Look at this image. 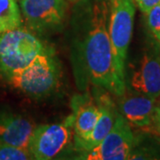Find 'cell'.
Instances as JSON below:
<instances>
[{
	"label": "cell",
	"mask_w": 160,
	"mask_h": 160,
	"mask_svg": "<svg viewBox=\"0 0 160 160\" xmlns=\"http://www.w3.org/2000/svg\"><path fill=\"white\" fill-rule=\"evenodd\" d=\"M150 129H152L156 133L160 135V107L158 104L155 109L154 118H153V122H152Z\"/></svg>",
	"instance_id": "17"
},
{
	"label": "cell",
	"mask_w": 160,
	"mask_h": 160,
	"mask_svg": "<svg viewBox=\"0 0 160 160\" xmlns=\"http://www.w3.org/2000/svg\"><path fill=\"white\" fill-rule=\"evenodd\" d=\"M72 125L75 132V144L90 135L96 125L100 109L96 101L89 92L84 91L71 99Z\"/></svg>",
	"instance_id": "11"
},
{
	"label": "cell",
	"mask_w": 160,
	"mask_h": 160,
	"mask_svg": "<svg viewBox=\"0 0 160 160\" xmlns=\"http://www.w3.org/2000/svg\"><path fill=\"white\" fill-rule=\"evenodd\" d=\"M65 0H21V9L30 31L41 36L57 33L67 16Z\"/></svg>",
	"instance_id": "6"
},
{
	"label": "cell",
	"mask_w": 160,
	"mask_h": 160,
	"mask_svg": "<svg viewBox=\"0 0 160 160\" xmlns=\"http://www.w3.org/2000/svg\"><path fill=\"white\" fill-rule=\"evenodd\" d=\"M93 97L96 101L100 114L96 125L86 140L75 144L76 149L81 153L94 148L102 141L112 129L116 117L118 113L117 104L112 99V93L100 86H94Z\"/></svg>",
	"instance_id": "10"
},
{
	"label": "cell",
	"mask_w": 160,
	"mask_h": 160,
	"mask_svg": "<svg viewBox=\"0 0 160 160\" xmlns=\"http://www.w3.org/2000/svg\"><path fill=\"white\" fill-rule=\"evenodd\" d=\"M126 88L146 94L160 97V46L149 41L147 46L133 60L126 62L125 68Z\"/></svg>",
	"instance_id": "5"
},
{
	"label": "cell",
	"mask_w": 160,
	"mask_h": 160,
	"mask_svg": "<svg viewBox=\"0 0 160 160\" xmlns=\"http://www.w3.org/2000/svg\"><path fill=\"white\" fill-rule=\"evenodd\" d=\"M47 46L29 29L0 33V74L4 78L23 69Z\"/></svg>",
	"instance_id": "3"
},
{
	"label": "cell",
	"mask_w": 160,
	"mask_h": 160,
	"mask_svg": "<svg viewBox=\"0 0 160 160\" xmlns=\"http://www.w3.org/2000/svg\"><path fill=\"white\" fill-rule=\"evenodd\" d=\"M70 1H78V0H70Z\"/></svg>",
	"instance_id": "18"
},
{
	"label": "cell",
	"mask_w": 160,
	"mask_h": 160,
	"mask_svg": "<svg viewBox=\"0 0 160 160\" xmlns=\"http://www.w3.org/2000/svg\"><path fill=\"white\" fill-rule=\"evenodd\" d=\"M134 2L143 13L147 12L152 7L160 4V0H134Z\"/></svg>",
	"instance_id": "16"
},
{
	"label": "cell",
	"mask_w": 160,
	"mask_h": 160,
	"mask_svg": "<svg viewBox=\"0 0 160 160\" xmlns=\"http://www.w3.org/2000/svg\"><path fill=\"white\" fill-rule=\"evenodd\" d=\"M61 78V65L53 50L46 47L23 69L8 76L6 79L24 93L42 97L51 93Z\"/></svg>",
	"instance_id": "2"
},
{
	"label": "cell",
	"mask_w": 160,
	"mask_h": 160,
	"mask_svg": "<svg viewBox=\"0 0 160 160\" xmlns=\"http://www.w3.org/2000/svg\"><path fill=\"white\" fill-rule=\"evenodd\" d=\"M22 18L16 0H0V33L20 28Z\"/></svg>",
	"instance_id": "13"
},
{
	"label": "cell",
	"mask_w": 160,
	"mask_h": 160,
	"mask_svg": "<svg viewBox=\"0 0 160 160\" xmlns=\"http://www.w3.org/2000/svg\"><path fill=\"white\" fill-rule=\"evenodd\" d=\"M134 145L135 135L132 131V126L118 112L112 129L106 137L94 148L79 153L76 159H129Z\"/></svg>",
	"instance_id": "7"
},
{
	"label": "cell",
	"mask_w": 160,
	"mask_h": 160,
	"mask_svg": "<svg viewBox=\"0 0 160 160\" xmlns=\"http://www.w3.org/2000/svg\"><path fill=\"white\" fill-rule=\"evenodd\" d=\"M144 15L150 40L160 46V4L152 7Z\"/></svg>",
	"instance_id": "15"
},
{
	"label": "cell",
	"mask_w": 160,
	"mask_h": 160,
	"mask_svg": "<svg viewBox=\"0 0 160 160\" xmlns=\"http://www.w3.org/2000/svg\"><path fill=\"white\" fill-rule=\"evenodd\" d=\"M116 98L118 112L130 126L150 129L157 107L156 99L128 88Z\"/></svg>",
	"instance_id": "9"
},
{
	"label": "cell",
	"mask_w": 160,
	"mask_h": 160,
	"mask_svg": "<svg viewBox=\"0 0 160 160\" xmlns=\"http://www.w3.org/2000/svg\"><path fill=\"white\" fill-rule=\"evenodd\" d=\"M109 0H78L69 20L70 60L80 92L89 85L113 94H122L126 86L117 74L108 23Z\"/></svg>",
	"instance_id": "1"
},
{
	"label": "cell",
	"mask_w": 160,
	"mask_h": 160,
	"mask_svg": "<svg viewBox=\"0 0 160 160\" xmlns=\"http://www.w3.org/2000/svg\"><path fill=\"white\" fill-rule=\"evenodd\" d=\"M129 159H160V144L153 138L135 136V145Z\"/></svg>",
	"instance_id": "14"
},
{
	"label": "cell",
	"mask_w": 160,
	"mask_h": 160,
	"mask_svg": "<svg viewBox=\"0 0 160 160\" xmlns=\"http://www.w3.org/2000/svg\"><path fill=\"white\" fill-rule=\"evenodd\" d=\"M35 127L29 119L8 111L0 112V142L27 149Z\"/></svg>",
	"instance_id": "12"
},
{
	"label": "cell",
	"mask_w": 160,
	"mask_h": 160,
	"mask_svg": "<svg viewBox=\"0 0 160 160\" xmlns=\"http://www.w3.org/2000/svg\"><path fill=\"white\" fill-rule=\"evenodd\" d=\"M71 116L62 124H47L36 126L29 143L32 159L50 160L55 158L66 149L72 139Z\"/></svg>",
	"instance_id": "8"
},
{
	"label": "cell",
	"mask_w": 160,
	"mask_h": 160,
	"mask_svg": "<svg viewBox=\"0 0 160 160\" xmlns=\"http://www.w3.org/2000/svg\"><path fill=\"white\" fill-rule=\"evenodd\" d=\"M158 106H159V107H160V102L158 103Z\"/></svg>",
	"instance_id": "19"
},
{
	"label": "cell",
	"mask_w": 160,
	"mask_h": 160,
	"mask_svg": "<svg viewBox=\"0 0 160 160\" xmlns=\"http://www.w3.org/2000/svg\"><path fill=\"white\" fill-rule=\"evenodd\" d=\"M135 15L134 0H109L108 29L117 74L125 83V68Z\"/></svg>",
	"instance_id": "4"
}]
</instances>
